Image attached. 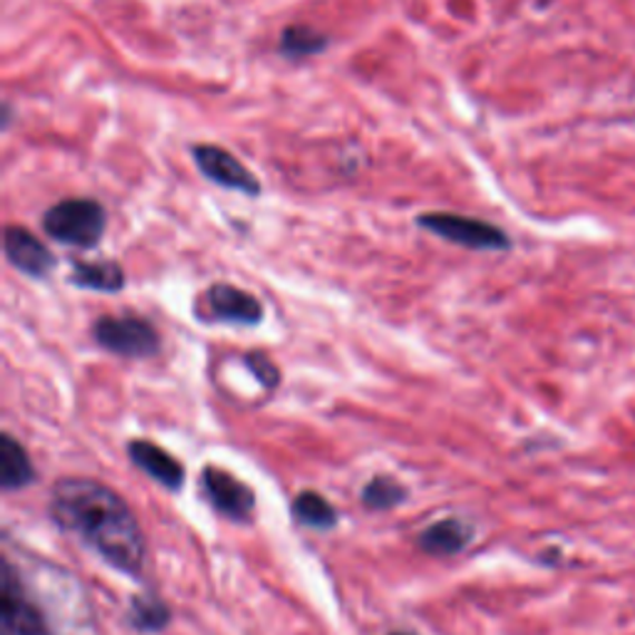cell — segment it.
Here are the masks:
<instances>
[{
	"label": "cell",
	"instance_id": "13",
	"mask_svg": "<svg viewBox=\"0 0 635 635\" xmlns=\"http://www.w3.org/2000/svg\"><path fill=\"white\" fill-rule=\"evenodd\" d=\"M70 281L75 286L87 291H102V293H117L125 289V271L115 261H80L72 266Z\"/></svg>",
	"mask_w": 635,
	"mask_h": 635
},
{
	"label": "cell",
	"instance_id": "14",
	"mask_svg": "<svg viewBox=\"0 0 635 635\" xmlns=\"http://www.w3.org/2000/svg\"><path fill=\"white\" fill-rule=\"evenodd\" d=\"M127 621L139 633H159L172 623V610L157 594H139L129 604Z\"/></svg>",
	"mask_w": 635,
	"mask_h": 635
},
{
	"label": "cell",
	"instance_id": "19",
	"mask_svg": "<svg viewBox=\"0 0 635 635\" xmlns=\"http://www.w3.org/2000/svg\"><path fill=\"white\" fill-rule=\"evenodd\" d=\"M390 635H412V633H404V631H395V633H390Z\"/></svg>",
	"mask_w": 635,
	"mask_h": 635
},
{
	"label": "cell",
	"instance_id": "3",
	"mask_svg": "<svg viewBox=\"0 0 635 635\" xmlns=\"http://www.w3.org/2000/svg\"><path fill=\"white\" fill-rule=\"evenodd\" d=\"M0 635H55L36 598L20 578L16 564L3 556L0 578Z\"/></svg>",
	"mask_w": 635,
	"mask_h": 635
},
{
	"label": "cell",
	"instance_id": "16",
	"mask_svg": "<svg viewBox=\"0 0 635 635\" xmlns=\"http://www.w3.org/2000/svg\"><path fill=\"white\" fill-rule=\"evenodd\" d=\"M328 48V38L321 30L295 23L281 32V52L291 60H305Z\"/></svg>",
	"mask_w": 635,
	"mask_h": 635
},
{
	"label": "cell",
	"instance_id": "6",
	"mask_svg": "<svg viewBox=\"0 0 635 635\" xmlns=\"http://www.w3.org/2000/svg\"><path fill=\"white\" fill-rule=\"evenodd\" d=\"M202 495L212 504V509L232 521H248L256 507L254 489L244 481L228 475L222 467H204L202 472Z\"/></svg>",
	"mask_w": 635,
	"mask_h": 635
},
{
	"label": "cell",
	"instance_id": "12",
	"mask_svg": "<svg viewBox=\"0 0 635 635\" xmlns=\"http://www.w3.org/2000/svg\"><path fill=\"white\" fill-rule=\"evenodd\" d=\"M36 481V467L28 450L13 434H0V487L6 491H18Z\"/></svg>",
	"mask_w": 635,
	"mask_h": 635
},
{
	"label": "cell",
	"instance_id": "7",
	"mask_svg": "<svg viewBox=\"0 0 635 635\" xmlns=\"http://www.w3.org/2000/svg\"><path fill=\"white\" fill-rule=\"evenodd\" d=\"M192 155L196 162V169H199L209 182L246 196L261 194V182L228 149L216 145H196L192 147Z\"/></svg>",
	"mask_w": 635,
	"mask_h": 635
},
{
	"label": "cell",
	"instance_id": "2",
	"mask_svg": "<svg viewBox=\"0 0 635 635\" xmlns=\"http://www.w3.org/2000/svg\"><path fill=\"white\" fill-rule=\"evenodd\" d=\"M42 228L55 241L75 248H95L107 228V212L95 199H65L42 216Z\"/></svg>",
	"mask_w": 635,
	"mask_h": 635
},
{
	"label": "cell",
	"instance_id": "15",
	"mask_svg": "<svg viewBox=\"0 0 635 635\" xmlns=\"http://www.w3.org/2000/svg\"><path fill=\"white\" fill-rule=\"evenodd\" d=\"M291 511L293 519L309 529L328 531L338 524V511L333 509V504L323 495H318V491H301V495L293 499Z\"/></svg>",
	"mask_w": 635,
	"mask_h": 635
},
{
	"label": "cell",
	"instance_id": "18",
	"mask_svg": "<svg viewBox=\"0 0 635 635\" xmlns=\"http://www.w3.org/2000/svg\"><path fill=\"white\" fill-rule=\"evenodd\" d=\"M244 360H246L248 370L258 378L261 385H264L266 390H276L279 388L281 372H279L276 363H273V360L266 353H248V355H244Z\"/></svg>",
	"mask_w": 635,
	"mask_h": 635
},
{
	"label": "cell",
	"instance_id": "8",
	"mask_svg": "<svg viewBox=\"0 0 635 635\" xmlns=\"http://www.w3.org/2000/svg\"><path fill=\"white\" fill-rule=\"evenodd\" d=\"M3 248L8 264L30 279H48L58 266L52 251L26 226H8L3 234Z\"/></svg>",
	"mask_w": 635,
	"mask_h": 635
},
{
	"label": "cell",
	"instance_id": "5",
	"mask_svg": "<svg viewBox=\"0 0 635 635\" xmlns=\"http://www.w3.org/2000/svg\"><path fill=\"white\" fill-rule=\"evenodd\" d=\"M418 224L424 228V232L472 251H507L511 246L509 236L504 234L499 226L481 222V218L475 216L432 212L418 216Z\"/></svg>",
	"mask_w": 635,
	"mask_h": 635
},
{
	"label": "cell",
	"instance_id": "10",
	"mask_svg": "<svg viewBox=\"0 0 635 635\" xmlns=\"http://www.w3.org/2000/svg\"><path fill=\"white\" fill-rule=\"evenodd\" d=\"M127 455L137 469L159 481V485L167 487L169 491H179L184 487V467L179 459H174L164 447L149 440H133L127 444Z\"/></svg>",
	"mask_w": 635,
	"mask_h": 635
},
{
	"label": "cell",
	"instance_id": "11",
	"mask_svg": "<svg viewBox=\"0 0 635 635\" xmlns=\"http://www.w3.org/2000/svg\"><path fill=\"white\" fill-rule=\"evenodd\" d=\"M475 539V529L462 519H440L418 536V546L430 556H457Z\"/></svg>",
	"mask_w": 635,
	"mask_h": 635
},
{
	"label": "cell",
	"instance_id": "4",
	"mask_svg": "<svg viewBox=\"0 0 635 635\" xmlns=\"http://www.w3.org/2000/svg\"><path fill=\"white\" fill-rule=\"evenodd\" d=\"M95 343L119 358H152L159 353V333L141 315H102L92 325Z\"/></svg>",
	"mask_w": 635,
	"mask_h": 635
},
{
	"label": "cell",
	"instance_id": "9",
	"mask_svg": "<svg viewBox=\"0 0 635 635\" xmlns=\"http://www.w3.org/2000/svg\"><path fill=\"white\" fill-rule=\"evenodd\" d=\"M206 311L218 323L232 325H258L264 321V305L244 289H236L232 283H214L204 295Z\"/></svg>",
	"mask_w": 635,
	"mask_h": 635
},
{
	"label": "cell",
	"instance_id": "17",
	"mask_svg": "<svg viewBox=\"0 0 635 635\" xmlns=\"http://www.w3.org/2000/svg\"><path fill=\"white\" fill-rule=\"evenodd\" d=\"M360 499H363L368 509L388 511L400 507V504L408 499V487L388 475H378L368 481L363 491H360Z\"/></svg>",
	"mask_w": 635,
	"mask_h": 635
},
{
	"label": "cell",
	"instance_id": "1",
	"mask_svg": "<svg viewBox=\"0 0 635 635\" xmlns=\"http://www.w3.org/2000/svg\"><path fill=\"white\" fill-rule=\"evenodd\" d=\"M50 517L117 572L141 574L145 534L135 511L113 487L90 477H62L52 487Z\"/></svg>",
	"mask_w": 635,
	"mask_h": 635
}]
</instances>
